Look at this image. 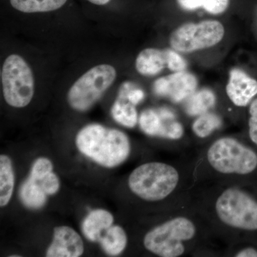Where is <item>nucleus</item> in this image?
<instances>
[{"label": "nucleus", "mask_w": 257, "mask_h": 257, "mask_svg": "<svg viewBox=\"0 0 257 257\" xmlns=\"http://www.w3.org/2000/svg\"><path fill=\"white\" fill-rule=\"evenodd\" d=\"M197 233L193 221L177 216L149 231L144 245L150 252L162 257H178L185 251V241L192 239Z\"/></svg>", "instance_id": "nucleus-3"}, {"label": "nucleus", "mask_w": 257, "mask_h": 257, "mask_svg": "<svg viewBox=\"0 0 257 257\" xmlns=\"http://www.w3.org/2000/svg\"><path fill=\"white\" fill-rule=\"evenodd\" d=\"M84 253V243L80 235L67 226H57L53 241L47 249V257H79Z\"/></svg>", "instance_id": "nucleus-13"}, {"label": "nucleus", "mask_w": 257, "mask_h": 257, "mask_svg": "<svg viewBox=\"0 0 257 257\" xmlns=\"http://www.w3.org/2000/svg\"><path fill=\"white\" fill-rule=\"evenodd\" d=\"M216 215L221 222L234 229L257 230V202L248 193L231 187L216 202Z\"/></svg>", "instance_id": "nucleus-5"}, {"label": "nucleus", "mask_w": 257, "mask_h": 257, "mask_svg": "<svg viewBox=\"0 0 257 257\" xmlns=\"http://www.w3.org/2000/svg\"><path fill=\"white\" fill-rule=\"evenodd\" d=\"M177 4L185 11L202 9L209 14H223L229 5V0H177Z\"/></svg>", "instance_id": "nucleus-21"}, {"label": "nucleus", "mask_w": 257, "mask_h": 257, "mask_svg": "<svg viewBox=\"0 0 257 257\" xmlns=\"http://www.w3.org/2000/svg\"><path fill=\"white\" fill-rule=\"evenodd\" d=\"M116 77V69L109 64H99L89 69L69 89V105L79 111L90 109L111 87Z\"/></svg>", "instance_id": "nucleus-6"}, {"label": "nucleus", "mask_w": 257, "mask_h": 257, "mask_svg": "<svg viewBox=\"0 0 257 257\" xmlns=\"http://www.w3.org/2000/svg\"><path fill=\"white\" fill-rule=\"evenodd\" d=\"M79 151L103 167L112 168L126 161L131 146L122 132L100 124H89L82 128L76 138Z\"/></svg>", "instance_id": "nucleus-1"}, {"label": "nucleus", "mask_w": 257, "mask_h": 257, "mask_svg": "<svg viewBox=\"0 0 257 257\" xmlns=\"http://www.w3.org/2000/svg\"><path fill=\"white\" fill-rule=\"evenodd\" d=\"M1 78L3 95L9 105L23 108L30 104L35 92V79L23 57L9 56L3 64Z\"/></svg>", "instance_id": "nucleus-7"}, {"label": "nucleus", "mask_w": 257, "mask_h": 257, "mask_svg": "<svg viewBox=\"0 0 257 257\" xmlns=\"http://www.w3.org/2000/svg\"><path fill=\"white\" fill-rule=\"evenodd\" d=\"M89 3L93 5H99V6H103V5H107L110 3L111 0H87Z\"/></svg>", "instance_id": "nucleus-27"}, {"label": "nucleus", "mask_w": 257, "mask_h": 257, "mask_svg": "<svg viewBox=\"0 0 257 257\" xmlns=\"http://www.w3.org/2000/svg\"><path fill=\"white\" fill-rule=\"evenodd\" d=\"M179 174L175 167L162 162H149L137 167L128 177V187L144 200L157 202L177 188Z\"/></svg>", "instance_id": "nucleus-2"}, {"label": "nucleus", "mask_w": 257, "mask_h": 257, "mask_svg": "<svg viewBox=\"0 0 257 257\" xmlns=\"http://www.w3.org/2000/svg\"><path fill=\"white\" fill-rule=\"evenodd\" d=\"M135 67L142 75L155 76L165 68L173 72L186 70L187 62L173 49L147 48L139 54Z\"/></svg>", "instance_id": "nucleus-9"}, {"label": "nucleus", "mask_w": 257, "mask_h": 257, "mask_svg": "<svg viewBox=\"0 0 257 257\" xmlns=\"http://www.w3.org/2000/svg\"><path fill=\"white\" fill-rule=\"evenodd\" d=\"M114 217L104 209L91 211L82 223L83 234L92 242H99L103 234L112 226Z\"/></svg>", "instance_id": "nucleus-14"}, {"label": "nucleus", "mask_w": 257, "mask_h": 257, "mask_svg": "<svg viewBox=\"0 0 257 257\" xmlns=\"http://www.w3.org/2000/svg\"><path fill=\"white\" fill-rule=\"evenodd\" d=\"M221 124L222 121L217 114L208 111L198 116L193 123L192 131L198 138L204 139L220 128Z\"/></svg>", "instance_id": "nucleus-22"}, {"label": "nucleus", "mask_w": 257, "mask_h": 257, "mask_svg": "<svg viewBox=\"0 0 257 257\" xmlns=\"http://www.w3.org/2000/svg\"><path fill=\"white\" fill-rule=\"evenodd\" d=\"M224 35V25L217 20L185 23L172 32L170 44L177 52L191 53L215 46Z\"/></svg>", "instance_id": "nucleus-8"}, {"label": "nucleus", "mask_w": 257, "mask_h": 257, "mask_svg": "<svg viewBox=\"0 0 257 257\" xmlns=\"http://www.w3.org/2000/svg\"><path fill=\"white\" fill-rule=\"evenodd\" d=\"M226 92L235 106H246L257 95V80L241 69H231Z\"/></svg>", "instance_id": "nucleus-12"}, {"label": "nucleus", "mask_w": 257, "mask_h": 257, "mask_svg": "<svg viewBox=\"0 0 257 257\" xmlns=\"http://www.w3.org/2000/svg\"><path fill=\"white\" fill-rule=\"evenodd\" d=\"M15 175L13 163L9 157L0 156V206L5 207L13 196Z\"/></svg>", "instance_id": "nucleus-18"}, {"label": "nucleus", "mask_w": 257, "mask_h": 257, "mask_svg": "<svg viewBox=\"0 0 257 257\" xmlns=\"http://www.w3.org/2000/svg\"><path fill=\"white\" fill-rule=\"evenodd\" d=\"M197 85L195 75L186 70L179 71L157 79L153 84V90L157 96L168 98L174 103H179L187 100L195 92Z\"/></svg>", "instance_id": "nucleus-11"}, {"label": "nucleus", "mask_w": 257, "mask_h": 257, "mask_svg": "<svg viewBox=\"0 0 257 257\" xmlns=\"http://www.w3.org/2000/svg\"><path fill=\"white\" fill-rule=\"evenodd\" d=\"M127 241L124 229L117 225H112L103 234L99 242L106 254L116 256L123 252Z\"/></svg>", "instance_id": "nucleus-15"}, {"label": "nucleus", "mask_w": 257, "mask_h": 257, "mask_svg": "<svg viewBox=\"0 0 257 257\" xmlns=\"http://www.w3.org/2000/svg\"><path fill=\"white\" fill-rule=\"evenodd\" d=\"M67 0H10L13 8L25 13H48L60 9Z\"/></svg>", "instance_id": "nucleus-20"}, {"label": "nucleus", "mask_w": 257, "mask_h": 257, "mask_svg": "<svg viewBox=\"0 0 257 257\" xmlns=\"http://www.w3.org/2000/svg\"><path fill=\"white\" fill-rule=\"evenodd\" d=\"M142 131L149 136L177 140L183 137L184 128L175 113L165 107L143 111L139 119Z\"/></svg>", "instance_id": "nucleus-10"}, {"label": "nucleus", "mask_w": 257, "mask_h": 257, "mask_svg": "<svg viewBox=\"0 0 257 257\" xmlns=\"http://www.w3.org/2000/svg\"><path fill=\"white\" fill-rule=\"evenodd\" d=\"M216 96L208 88L196 91L187 99L185 111L189 116H199L208 112L216 104Z\"/></svg>", "instance_id": "nucleus-16"}, {"label": "nucleus", "mask_w": 257, "mask_h": 257, "mask_svg": "<svg viewBox=\"0 0 257 257\" xmlns=\"http://www.w3.org/2000/svg\"><path fill=\"white\" fill-rule=\"evenodd\" d=\"M46 193L36 181L30 177L25 181L20 189L22 202L30 209H40L47 202Z\"/></svg>", "instance_id": "nucleus-19"}, {"label": "nucleus", "mask_w": 257, "mask_h": 257, "mask_svg": "<svg viewBox=\"0 0 257 257\" xmlns=\"http://www.w3.org/2000/svg\"><path fill=\"white\" fill-rule=\"evenodd\" d=\"M207 157L211 167L224 175H248L257 167L256 154L234 138L216 140L208 150Z\"/></svg>", "instance_id": "nucleus-4"}, {"label": "nucleus", "mask_w": 257, "mask_h": 257, "mask_svg": "<svg viewBox=\"0 0 257 257\" xmlns=\"http://www.w3.org/2000/svg\"><path fill=\"white\" fill-rule=\"evenodd\" d=\"M29 177L36 181L47 195H53V194L58 192L59 189H60V179L53 172H50L44 177L38 179Z\"/></svg>", "instance_id": "nucleus-23"}, {"label": "nucleus", "mask_w": 257, "mask_h": 257, "mask_svg": "<svg viewBox=\"0 0 257 257\" xmlns=\"http://www.w3.org/2000/svg\"><path fill=\"white\" fill-rule=\"evenodd\" d=\"M236 257H257V250L254 248L248 247L243 248L236 253Z\"/></svg>", "instance_id": "nucleus-26"}, {"label": "nucleus", "mask_w": 257, "mask_h": 257, "mask_svg": "<svg viewBox=\"0 0 257 257\" xmlns=\"http://www.w3.org/2000/svg\"><path fill=\"white\" fill-rule=\"evenodd\" d=\"M53 170V165L52 162L45 157L37 159L32 165L29 177L32 178L38 179L44 177L47 174L52 172Z\"/></svg>", "instance_id": "nucleus-24"}, {"label": "nucleus", "mask_w": 257, "mask_h": 257, "mask_svg": "<svg viewBox=\"0 0 257 257\" xmlns=\"http://www.w3.org/2000/svg\"><path fill=\"white\" fill-rule=\"evenodd\" d=\"M113 119L125 127L133 128L138 121V114L135 104L130 102L123 94H119L118 99L111 107Z\"/></svg>", "instance_id": "nucleus-17"}, {"label": "nucleus", "mask_w": 257, "mask_h": 257, "mask_svg": "<svg viewBox=\"0 0 257 257\" xmlns=\"http://www.w3.org/2000/svg\"><path fill=\"white\" fill-rule=\"evenodd\" d=\"M248 111V135L252 143L257 145V98L251 101Z\"/></svg>", "instance_id": "nucleus-25"}]
</instances>
